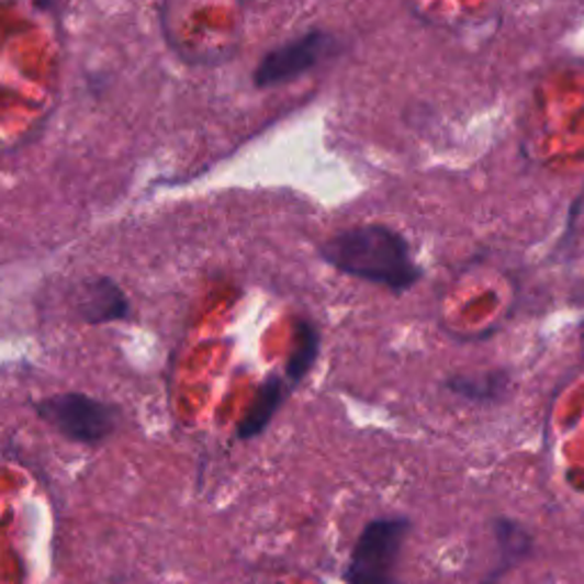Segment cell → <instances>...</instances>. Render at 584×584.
Segmentation results:
<instances>
[{
    "label": "cell",
    "instance_id": "8992f818",
    "mask_svg": "<svg viewBox=\"0 0 584 584\" xmlns=\"http://www.w3.org/2000/svg\"><path fill=\"white\" fill-rule=\"evenodd\" d=\"M290 389L292 386L288 384V379H283L281 374H270L266 382L258 386L254 402L249 404L245 416L238 423L240 441H251V438L260 436L268 429V425L274 420L281 404L285 402Z\"/></svg>",
    "mask_w": 584,
    "mask_h": 584
},
{
    "label": "cell",
    "instance_id": "5b68a950",
    "mask_svg": "<svg viewBox=\"0 0 584 584\" xmlns=\"http://www.w3.org/2000/svg\"><path fill=\"white\" fill-rule=\"evenodd\" d=\"M76 308L87 325H108L126 319L131 313V302L112 279L97 277L80 288Z\"/></svg>",
    "mask_w": 584,
    "mask_h": 584
},
{
    "label": "cell",
    "instance_id": "3957f363",
    "mask_svg": "<svg viewBox=\"0 0 584 584\" xmlns=\"http://www.w3.org/2000/svg\"><path fill=\"white\" fill-rule=\"evenodd\" d=\"M35 414L74 443L97 446L120 427L122 414L114 404L82 393H60L35 404Z\"/></svg>",
    "mask_w": 584,
    "mask_h": 584
},
{
    "label": "cell",
    "instance_id": "52a82bcc",
    "mask_svg": "<svg viewBox=\"0 0 584 584\" xmlns=\"http://www.w3.org/2000/svg\"><path fill=\"white\" fill-rule=\"evenodd\" d=\"M319 355V329L308 317H297L292 323V349L285 363V379L295 389L304 382Z\"/></svg>",
    "mask_w": 584,
    "mask_h": 584
},
{
    "label": "cell",
    "instance_id": "6da1fadb",
    "mask_svg": "<svg viewBox=\"0 0 584 584\" xmlns=\"http://www.w3.org/2000/svg\"><path fill=\"white\" fill-rule=\"evenodd\" d=\"M319 256L347 277L384 285L393 292L412 290L423 277L404 236L384 224L340 231L319 247Z\"/></svg>",
    "mask_w": 584,
    "mask_h": 584
},
{
    "label": "cell",
    "instance_id": "ba28073f",
    "mask_svg": "<svg viewBox=\"0 0 584 584\" xmlns=\"http://www.w3.org/2000/svg\"><path fill=\"white\" fill-rule=\"evenodd\" d=\"M446 386L465 400H475V402H486L493 400L505 389V377L503 374H482V377H463L457 374L448 379Z\"/></svg>",
    "mask_w": 584,
    "mask_h": 584
},
{
    "label": "cell",
    "instance_id": "277c9868",
    "mask_svg": "<svg viewBox=\"0 0 584 584\" xmlns=\"http://www.w3.org/2000/svg\"><path fill=\"white\" fill-rule=\"evenodd\" d=\"M332 44V37L319 31L308 33L295 42H288L285 46L274 48L262 57L254 71V82L266 90V87H274L290 78H297L304 71L313 69L323 57H327Z\"/></svg>",
    "mask_w": 584,
    "mask_h": 584
},
{
    "label": "cell",
    "instance_id": "7a4b0ae2",
    "mask_svg": "<svg viewBox=\"0 0 584 584\" xmlns=\"http://www.w3.org/2000/svg\"><path fill=\"white\" fill-rule=\"evenodd\" d=\"M412 520L384 516L361 530L345 566L347 584H397V564Z\"/></svg>",
    "mask_w": 584,
    "mask_h": 584
}]
</instances>
